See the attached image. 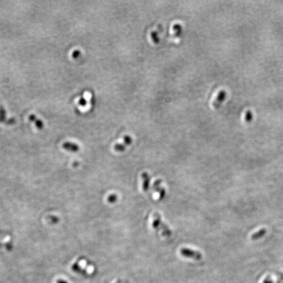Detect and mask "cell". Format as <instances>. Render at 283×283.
<instances>
[{
	"mask_svg": "<svg viewBox=\"0 0 283 283\" xmlns=\"http://www.w3.org/2000/svg\"><path fill=\"white\" fill-rule=\"evenodd\" d=\"M152 226L157 231H160L162 235L166 238L172 236V231L165 223L162 222L159 213H154L152 218Z\"/></svg>",
	"mask_w": 283,
	"mask_h": 283,
	"instance_id": "obj_1",
	"label": "cell"
},
{
	"mask_svg": "<svg viewBox=\"0 0 283 283\" xmlns=\"http://www.w3.org/2000/svg\"><path fill=\"white\" fill-rule=\"evenodd\" d=\"M180 254L185 258H190L195 260H200L202 258V254L200 252L188 248H182L180 250Z\"/></svg>",
	"mask_w": 283,
	"mask_h": 283,
	"instance_id": "obj_2",
	"label": "cell"
},
{
	"mask_svg": "<svg viewBox=\"0 0 283 283\" xmlns=\"http://www.w3.org/2000/svg\"><path fill=\"white\" fill-rule=\"evenodd\" d=\"M133 143V138L129 135H125L123 138V142L115 144L114 147L115 151L118 152H123L126 150L128 146Z\"/></svg>",
	"mask_w": 283,
	"mask_h": 283,
	"instance_id": "obj_3",
	"label": "cell"
},
{
	"mask_svg": "<svg viewBox=\"0 0 283 283\" xmlns=\"http://www.w3.org/2000/svg\"><path fill=\"white\" fill-rule=\"evenodd\" d=\"M161 184L162 180L161 179L156 180L153 184V189L155 191L159 193V200H162L163 199L166 194L165 189L164 187H162Z\"/></svg>",
	"mask_w": 283,
	"mask_h": 283,
	"instance_id": "obj_4",
	"label": "cell"
},
{
	"mask_svg": "<svg viewBox=\"0 0 283 283\" xmlns=\"http://www.w3.org/2000/svg\"><path fill=\"white\" fill-rule=\"evenodd\" d=\"M226 94L227 93L225 91H221L218 93V95L212 102V106L213 108H218L221 106V104L226 97Z\"/></svg>",
	"mask_w": 283,
	"mask_h": 283,
	"instance_id": "obj_5",
	"label": "cell"
},
{
	"mask_svg": "<svg viewBox=\"0 0 283 283\" xmlns=\"http://www.w3.org/2000/svg\"><path fill=\"white\" fill-rule=\"evenodd\" d=\"M142 181V189L144 192L148 191L150 183V176L147 172H144L141 174Z\"/></svg>",
	"mask_w": 283,
	"mask_h": 283,
	"instance_id": "obj_6",
	"label": "cell"
},
{
	"mask_svg": "<svg viewBox=\"0 0 283 283\" xmlns=\"http://www.w3.org/2000/svg\"><path fill=\"white\" fill-rule=\"evenodd\" d=\"M15 120L13 118L7 119L6 111L3 106H0V122L5 123L6 124H13L14 123Z\"/></svg>",
	"mask_w": 283,
	"mask_h": 283,
	"instance_id": "obj_7",
	"label": "cell"
},
{
	"mask_svg": "<svg viewBox=\"0 0 283 283\" xmlns=\"http://www.w3.org/2000/svg\"><path fill=\"white\" fill-rule=\"evenodd\" d=\"M28 119L30 121L34 123L35 125H36V127L38 129L41 130L43 129V128L44 127L43 122L41 119H39L37 117H36V115L35 114H30Z\"/></svg>",
	"mask_w": 283,
	"mask_h": 283,
	"instance_id": "obj_8",
	"label": "cell"
},
{
	"mask_svg": "<svg viewBox=\"0 0 283 283\" xmlns=\"http://www.w3.org/2000/svg\"><path fill=\"white\" fill-rule=\"evenodd\" d=\"M63 147L65 149L68 150H72V151H76L78 150V146H77L76 144H73V143H70V142H66L63 145Z\"/></svg>",
	"mask_w": 283,
	"mask_h": 283,
	"instance_id": "obj_9",
	"label": "cell"
},
{
	"mask_svg": "<svg viewBox=\"0 0 283 283\" xmlns=\"http://www.w3.org/2000/svg\"><path fill=\"white\" fill-rule=\"evenodd\" d=\"M81 52L80 50L79 49H76L74 50V51H73L72 53V56L73 59H77V58H79L81 55Z\"/></svg>",
	"mask_w": 283,
	"mask_h": 283,
	"instance_id": "obj_10",
	"label": "cell"
},
{
	"mask_svg": "<svg viewBox=\"0 0 283 283\" xmlns=\"http://www.w3.org/2000/svg\"><path fill=\"white\" fill-rule=\"evenodd\" d=\"M117 195H115V194L110 195L108 198V202L111 203H114L116 202V201H117Z\"/></svg>",
	"mask_w": 283,
	"mask_h": 283,
	"instance_id": "obj_11",
	"label": "cell"
},
{
	"mask_svg": "<svg viewBox=\"0 0 283 283\" xmlns=\"http://www.w3.org/2000/svg\"><path fill=\"white\" fill-rule=\"evenodd\" d=\"M78 104H79L81 106L85 107V106L87 105V102L86 99H85L84 97H81L78 100Z\"/></svg>",
	"mask_w": 283,
	"mask_h": 283,
	"instance_id": "obj_12",
	"label": "cell"
},
{
	"mask_svg": "<svg viewBox=\"0 0 283 283\" xmlns=\"http://www.w3.org/2000/svg\"><path fill=\"white\" fill-rule=\"evenodd\" d=\"M263 283H273V282L272 281V280H271V278H265L264 281H263Z\"/></svg>",
	"mask_w": 283,
	"mask_h": 283,
	"instance_id": "obj_13",
	"label": "cell"
},
{
	"mask_svg": "<svg viewBox=\"0 0 283 283\" xmlns=\"http://www.w3.org/2000/svg\"><path fill=\"white\" fill-rule=\"evenodd\" d=\"M281 277H282V279L283 280V275H281Z\"/></svg>",
	"mask_w": 283,
	"mask_h": 283,
	"instance_id": "obj_14",
	"label": "cell"
}]
</instances>
